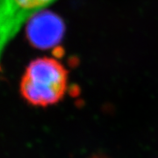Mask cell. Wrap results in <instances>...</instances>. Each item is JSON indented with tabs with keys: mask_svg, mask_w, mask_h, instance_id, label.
<instances>
[{
	"mask_svg": "<svg viewBox=\"0 0 158 158\" xmlns=\"http://www.w3.org/2000/svg\"><path fill=\"white\" fill-rule=\"evenodd\" d=\"M69 85L65 66L55 57H35L26 66L19 81L22 98L33 106L56 105L64 98Z\"/></svg>",
	"mask_w": 158,
	"mask_h": 158,
	"instance_id": "1",
	"label": "cell"
},
{
	"mask_svg": "<svg viewBox=\"0 0 158 158\" xmlns=\"http://www.w3.org/2000/svg\"><path fill=\"white\" fill-rule=\"evenodd\" d=\"M57 0H0V67L11 45L31 21Z\"/></svg>",
	"mask_w": 158,
	"mask_h": 158,
	"instance_id": "2",
	"label": "cell"
}]
</instances>
